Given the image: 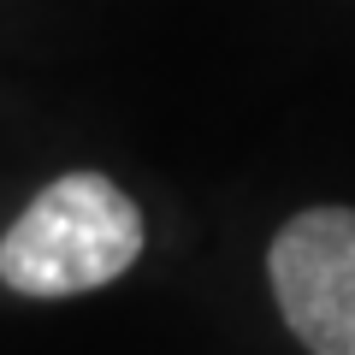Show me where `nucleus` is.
Masks as SVG:
<instances>
[{
    "mask_svg": "<svg viewBox=\"0 0 355 355\" xmlns=\"http://www.w3.org/2000/svg\"><path fill=\"white\" fill-rule=\"evenodd\" d=\"M142 207L107 172H65L6 225L0 237V279L18 296H83L130 272L142 254Z\"/></svg>",
    "mask_w": 355,
    "mask_h": 355,
    "instance_id": "1",
    "label": "nucleus"
},
{
    "mask_svg": "<svg viewBox=\"0 0 355 355\" xmlns=\"http://www.w3.org/2000/svg\"><path fill=\"white\" fill-rule=\"evenodd\" d=\"M284 326L308 355H355V207H308L266 249Z\"/></svg>",
    "mask_w": 355,
    "mask_h": 355,
    "instance_id": "2",
    "label": "nucleus"
}]
</instances>
